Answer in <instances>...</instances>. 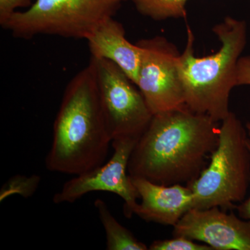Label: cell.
Wrapping results in <instances>:
<instances>
[{
	"label": "cell",
	"mask_w": 250,
	"mask_h": 250,
	"mask_svg": "<svg viewBox=\"0 0 250 250\" xmlns=\"http://www.w3.org/2000/svg\"><path fill=\"white\" fill-rule=\"evenodd\" d=\"M137 141L132 139L113 140L111 146L114 151L110 160L65 182L54 195V203L72 204L91 192H111L123 199L125 216L131 218L139 195L126 172L130 156Z\"/></svg>",
	"instance_id": "cell-8"
},
{
	"label": "cell",
	"mask_w": 250,
	"mask_h": 250,
	"mask_svg": "<svg viewBox=\"0 0 250 250\" xmlns=\"http://www.w3.org/2000/svg\"><path fill=\"white\" fill-rule=\"evenodd\" d=\"M172 234L205 243L213 250H250V221L218 207L189 210L174 225Z\"/></svg>",
	"instance_id": "cell-9"
},
{
	"label": "cell",
	"mask_w": 250,
	"mask_h": 250,
	"mask_svg": "<svg viewBox=\"0 0 250 250\" xmlns=\"http://www.w3.org/2000/svg\"><path fill=\"white\" fill-rule=\"evenodd\" d=\"M100 103L112 139L139 141L154 116L136 83L118 65L90 57Z\"/></svg>",
	"instance_id": "cell-6"
},
{
	"label": "cell",
	"mask_w": 250,
	"mask_h": 250,
	"mask_svg": "<svg viewBox=\"0 0 250 250\" xmlns=\"http://www.w3.org/2000/svg\"><path fill=\"white\" fill-rule=\"evenodd\" d=\"M40 182L41 177L35 174L31 177L14 176L1 188L0 201H4L8 197L16 194L24 198H29L35 193Z\"/></svg>",
	"instance_id": "cell-14"
},
{
	"label": "cell",
	"mask_w": 250,
	"mask_h": 250,
	"mask_svg": "<svg viewBox=\"0 0 250 250\" xmlns=\"http://www.w3.org/2000/svg\"><path fill=\"white\" fill-rule=\"evenodd\" d=\"M126 0H36L16 11L1 27L18 39L39 35L85 39L105 21L114 17Z\"/></svg>",
	"instance_id": "cell-5"
},
{
	"label": "cell",
	"mask_w": 250,
	"mask_h": 250,
	"mask_svg": "<svg viewBox=\"0 0 250 250\" xmlns=\"http://www.w3.org/2000/svg\"><path fill=\"white\" fill-rule=\"evenodd\" d=\"M221 42L215 54L197 57L194 36L188 29L187 46L179 59V71L187 107L222 122L229 114V100L237 86L238 61L246 47L247 25L244 21L226 17L213 29Z\"/></svg>",
	"instance_id": "cell-3"
},
{
	"label": "cell",
	"mask_w": 250,
	"mask_h": 250,
	"mask_svg": "<svg viewBox=\"0 0 250 250\" xmlns=\"http://www.w3.org/2000/svg\"><path fill=\"white\" fill-rule=\"evenodd\" d=\"M86 41L91 57L113 62L136 83L142 50L137 43L134 45L126 39L121 23L108 18Z\"/></svg>",
	"instance_id": "cell-11"
},
{
	"label": "cell",
	"mask_w": 250,
	"mask_h": 250,
	"mask_svg": "<svg viewBox=\"0 0 250 250\" xmlns=\"http://www.w3.org/2000/svg\"><path fill=\"white\" fill-rule=\"evenodd\" d=\"M32 0H0V24L3 25L19 8L29 7Z\"/></svg>",
	"instance_id": "cell-16"
},
{
	"label": "cell",
	"mask_w": 250,
	"mask_h": 250,
	"mask_svg": "<svg viewBox=\"0 0 250 250\" xmlns=\"http://www.w3.org/2000/svg\"><path fill=\"white\" fill-rule=\"evenodd\" d=\"M138 11L155 21L185 18L188 0H132Z\"/></svg>",
	"instance_id": "cell-13"
},
{
	"label": "cell",
	"mask_w": 250,
	"mask_h": 250,
	"mask_svg": "<svg viewBox=\"0 0 250 250\" xmlns=\"http://www.w3.org/2000/svg\"><path fill=\"white\" fill-rule=\"evenodd\" d=\"M220 126L187 107L156 113L130 156L128 174L154 183L188 186L218 146Z\"/></svg>",
	"instance_id": "cell-1"
},
{
	"label": "cell",
	"mask_w": 250,
	"mask_h": 250,
	"mask_svg": "<svg viewBox=\"0 0 250 250\" xmlns=\"http://www.w3.org/2000/svg\"><path fill=\"white\" fill-rule=\"evenodd\" d=\"M137 44L142 55L136 84L153 115L187 106L177 47L161 36L143 39Z\"/></svg>",
	"instance_id": "cell-7"
},
{
	"label": "cell",
	"mask_w": 250,
	"mask_h": 250,
	"mask_svg": "<svg viewBox=\"0 0 250 250\" xmlns=\"http://www.w3.org/2000/svg\"><path fill=\"white\" fill-rule=\"evenodd\" d=\"M94 205L98 210L99 218L106 233V250H149V248L143 242L139 241L129 229L118 223L104 201L98 199Z\"/></svg>",
	"instance_id": "cell-12"
},
{
	"label": "cell",
	"mask_w": 250,
	"mask_h": 250,
	"mask_svg": "<svg viewBox=\"0 0 250 250\" xmlns=\"http://www.w3.org/2000/svg\"><path fill=\"white\" fill-rule=\"evenodd\" d=\"M216 149L198 178L188 186L193 194L192 208L236 209L250 187L249 136L236 114L221 122Z\"/></svg>",
	"instance_id": "cell-4"
},
{
	"label": "cell",
	"mask_w": 250,
	"mask_h": 250,
	"mask_svg": "<svg viewBox=\"0 0 250 250\" xmlns=\"http://www.w3.org/2000/svg\"><path fill=\"white\" fill-rule=\"evenodd\" d=\"M150 250H213L208 245L184 236H173L171 239L157 240L149 247Z\"/></svg>",
	"instance_id": "cell-15"
},
{
	"label": "cell",
	"mask_w": 250,
	"mask_h": 250,
	"mask_svg": "<svg viewBox=\"0 0 250 250\" xmlns=\"http://www.w3.org/2000/svg\"><path fill=\"white\" fill-rule=\"evenodd\" d=\"M250 85V56L241 57L238 63L237 85Z\"/></svg>",
	"instance_id": "cell-17"
},
{
	"label": "cell",
	"mask_w": 250,
	"mask_h": 250,
	"mask_svg": "<svg viewBox=\"0 0 250 250\" xmlns=\"http://www.w3.org/2000/svg\"><path fill=\"white\" fill-rule=\"evenodd\" d=\"M246 127L247 131H248V136H249V139H250V122L246 123Z\"/></svg>",
	"instance_id": "cell-19"
},
{
	"label": "cell",
	"mask_w": 250,
	"mask_h": 250,
	"mask_svg": "<svg viewBox=\"0 0 250 250\" xmlns=\"http://www.w3.org/2000/svg\"><path fill=\"white\" fill-rule=\"evenodd\" d=\"M250 150V139L249 141ZM236 209L238 211V216L244 220L250 221V197L236 206Z\"/></svg>",
	"instance_id": "cell-18"
},
{
	"label": "cell",
	"mask_w": 250,
	"mask_h": 250,
	"mask_svg": "<svg viewBox=\"0 0 250 250\" xmlns=\"http://www.w3.org/2000/svg\"><path fill=\"white\" fill-rule=\"evenodd\" d=\"M130 177L141 200L134 214L143 220L174 227L192 208L193 194L188 186L161 185L142 177Z\"/></svg>",
	"instance_id": "cell-10"
},
{
	"label": "cell",
	"mask_w": 250,
	"mask_h": 250,
	"mask_svg": "<svg viewBox=\"0 0 250 250\" xmlns=\"http://www.w3.org/2000/svg\"><path fill=\"white\" fill-rule=\"evenodd\" d=\"M113 139L100 103L91 60L67 83L46 156L50 172L83 174L103 165Z\"/></svg>",
	"instance_id": "cell-2"
}]
</instances>
